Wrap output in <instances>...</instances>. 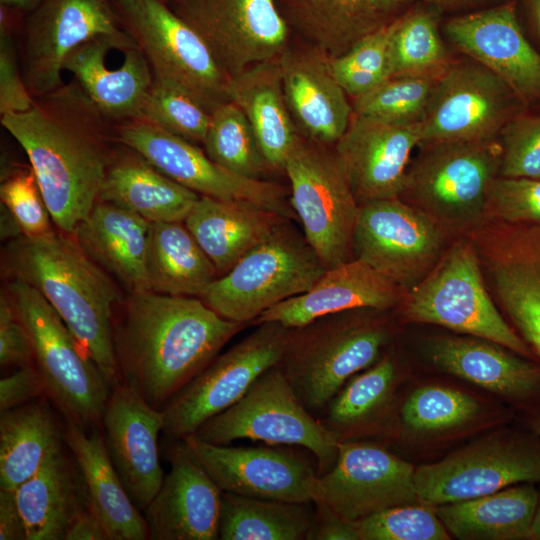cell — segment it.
<instances>
[{
	"label": "cell",
	"instance_id": "cell-11",
	"mask_svg": "<svg viewBox=\"0 0 540 540\" xmlns=\"http://www.w3.org/2000/svg\"><path fill=\"white\" fill-rule=\"evenodd\" d=\"M118 18L153 76L186 90L210 112L228 101L229 77L201 35L162 0H117Z\"/></svg>",
	"mask_w": 540,
	"mask_h": 540
},
{
	"label": "cell",
	"instance_id": "cell-51",
	"mask_svg": "<svg viewBox=\"0 0 540 540\" xmlns=\"http://www.w3.org/2000/svg\"><path fill=\"white\" fill-rule=\"evenodd\" d=\"M485 220L540 223V179L497 176L488 194Z\"/></svg>",
	"mask_w": 540,
	"mask_h": 540
},
{
	"label": "cell",
	"instance_id": "cell-30",
	"mask_svg": "<svg viewBox=\"0 0 540 540\" xmlns=\"http://www.w3.org/2000/svg\"><path fill=\"white\" fill-rule=\"evenodd\" d=\"M288 25L307 44L336 58L391 24L417 0H281Z\"/></svg>",
	"mask_w": 540,
	"mask_h": 540
},
{
	"label": "cell",
	"instance_id": "cell-12",
	"mask_svg": "<svg viewBox=\"0 0 540 540\" xmlns=\"http://www.w3.org/2000/svg\"><path fill=\"white\" fill-rule=\"evenodd\" d=\"M519 483H540V436L509 431L415 468L419 501L430 506L473 499Z\"/></svg>",
	"mask_w": 540,
	"mask_h": 540
},
{
	"label": "cell",
	"instance_id": "cell-36",
	"mask_svg": "<svg viewBox=\"0 0 540 540\" xmlns=\"http://www.w3.org/2000/svg\"><path fill=\"white\" fill-rule=\"evenodd\" d=\"M125 148L116 151L98 200L129 210L150 223L183 221L199 195Z\"/></svg>",
	"mask_w": 540,
	"mask_h": 540
},
{
	"label": "cell",
	"instance_id": "cell-42",
	"mask_svg": "<svg viewBox=\"0 0 540 540\" xmlns=\"http://www.w3.org/2000/svg\"><path fill=\"white\" fill-rule=\"evenodd\" d=\"M442 11L417 1L395 21L390 46L391 76H439L452 61L440 33Z\"/></svg>",
	"mask_w": 540,
	"mask_h": 540
},
{
	"label": "cell",
	"instance_id": "cell-50",
	"mask_svg": "<svg viewBox=\"0 0 540 540\" xmlns=\"http://www.w3.org/2000/svg\"><path fill=\"white\" fill-rule=\"evenodd\" d=\"M0 197L22 235L38 237L53 231L52 218L31 167L7 176L1 183Z\"/></svg>",
	"mask_w": 540,
	"mask_h": 540
},
{
	"label": "cell",
	"instance_id": "cell-34",
	"mask_svg": "<svg viewBox=\"0 0 540 540\" xmlns=\"http://www.w3.org/2000/svg\"><path fill=\"white\" fill-rule=\"evenodd\" d=\"M63 448L16 490L27 540H64L76 517L88 506L78 466Z\"/></svg>",
	"mask_w": 540,
	"mask_h": 540
},
{
	"label": "cell",
	"instance_id": "cell-18",
	"mask_svg": "<svg viewBox=\"0 0 540 540\" xmlns=\"http://www.w3.org/2000/svg\"><path fill=\"white\" fill-rule=\"evenodd\" d=\"M169 6L201 35L229 78L289 46L276 0H171Z\"/></svg>",
	"mask_w": 540,
	"mask_h": 540
},
{
	"label": "cell",
	"instance_id": "cell-33",
	"mask_svg": "<svg viewBox=\"0 0 540 540\" xmlns=\"http://www.w3.org/2000/svg\"><path fill=\"white\" fill-rule=\"evenodd\" d=\"M150 222L98 200L72 235L84 252L128 290H150L147 253Z\"/></svg>",
	"mask_w": 540,
	"mask_h": 540
},
{
	"label": "cell",
	"instance_id": "cell-3",
	"mask_svg": "<svg viewBox=\"0 0 540 540\" xmlns=\"http://www.w3.org/2000/svg\"><path fill=\"white\" fill-rule=\"evenodd\" d=\"M10 278L25 281L51 304L83 346L112 389L121 383L112 339V321L122 300L103 268L72 235L49 234L12 239L2 253Z\"/></svg>",
	"mask_w": 540,
	"mask_h": 540
},
{
	"label": "cell",
	"instance_id": "cell-4",
	"mask_svg": "<svg viewBox=\"0 0 540 540\" xmlns=\"http://www.w3.org/2000/svg\"><path fill=\"white\" fill-rule=\"evenodd\" d=\"M384 312L349 310L289 328L278 366L312 415L319 418L351 377L382 356L391 335Z\"/></svg>",
	"mask_w": 540,
	"mask_h": 540
},
{
	"label": "cell",
	"instance_id": "cell-58",
	"mask_svg": "<svg viewBox=\"0 0 540 540\" xmlns=\"http://www.w3.org/2000/svg\"><path fill=\"white\" fill-rule=\"evenodd\" d=\"M439 8L444 12L466 13L495 5L505 0H417ZM460 13V14H461Z\"/></svg>",
	"mask_w": 540,
	"mask_h": 540
},
{
	"label": "cell",
	"instance_id": "cell-60",
	"mask_svg": "<svg viewBox=\"0 0 540 540\" xmlns=\"http://www.w3.org/2000/svg\"><path fill=\"white\" fill-rule=\"evenodd\" d=\"M42 0H0L1 5L6 8H14L22 11L30 12Z\"/></svg>",
	"mask_w": 540,
	"mask_h": 540
},
{
	"label": "cell",
	"instance_id": "cell-55",
	"mask_svg": "<svg viewBox=\"0 0 540 540\" xmlns=\"http://www.w3.org/2000/svg\"><path fill=\"white\" fill-rule=\"evenodd\" d=\"M314 507L315 521L309 540H360L354 523L342 519L321 504L314 503Z\"/></svg>",
	"mask_w": 540,
	"mask_h": 540
},
{
	"label": "cell",
	"instance_id": "cell-57",
	"mask_svg": "<svg viewBox=\"0 0 540 540\" xmlns=\"http://www.w3.org/2000/svg\"><path fill=\"white\" fill-rule=\"evenodd\" d=\"M64 540H108L98 517L87 507L72 522Z\"/></svg>",
	"mask_w": 540,
	"mask_h": 540
},
{
	"label": "cell",
	"instance_id": "cell-62",
	"mask_svg": "<svg viewBox=\"0 0 540 540\" xmlns=\"http://www.w3.org/2000/svg\"><path fill=\"white\" fill-rule=\"evenodd\" d=\"M528 429L540 436V409L527 413Z\"/></svg>",
	"mask_w": 540,
	"mask_h": 540
},
{
	"label": "cell",
	"instance_id": "cell-43",
	"mask_svg": "<svg viewBox=\"0 0 540 540\" xmlns=\"http://www.w3.org/2000/svg\"><path fill=\"white\" fill-rule=\"evenodd\" d=\"M203 146L214 162L240 176L263 180L272 170L249 121L230 100L211 111Z\"/></svg>",
	"mask_w": 540,
	"mask_h": 540
},
{
	"label": "cell",
	"instance_id": "cell-54",
	"mask_svg": "<svg viewBox=\"0 0 540 540\" xmlns=\"http://www.w3.org/2000/svg\"><path fill=\"white\" fill-rule=\"evenodd\" d=\"M44 394L45 383L35 364L20 367L0 380V412L27 404Z\"/></svg>",
	"mask_w": 540,
	"mask_h": 540
},
{
	"label": "cell",
	"instance_id": "cell-39",
	"mask_svg": "<svg viewBox=\"0 0 540 540\" xmlns=\"http://www.w3.org/2000/svg\"><path fill=\"white\" fill-rule=\"evenodd\" d=\"M150 290L200 297L218 272L183 221L150 223L147 253Z\"/></svg>",
	"mask_w": 540,
	"mask_h": 540
},
{
	"label": "cell",
	"instance_id": "cell-6",
	"mask_svg": "<svg viewBox=\"0 0 540 540\" xmlns=\"http://www.w3.org/2000/svg\"><path fill=\"white\" fill-rule=\"evenodd\" d=\"M399 198L450 234L465 235L485 221L491 185L498 176V138L436 141L418 146Z\"/></svg>",
	"mask_w": 540,
	"mask_h": 540
},
{
	"label": "cell",
	"instance_id": "cell-1",
	"mask_svg": "<svg viewBox=\"0 0 540 540\" xmlns=\"http://www.w3.org/2000/svg\"><path fill=\"white\" fill-rule=\"evenodd\" d=\"M1 124L25 151L54 224L73 235L98 201L118 142L115 125L74 80Z\"/></svg>",
	"mask_w": 540,
	"mask_h": 540
},
{
	"label": "cell",
	"instance_id": "cell-40",
	"mask_svg": "<svg viewBox=\"0 0 540 540\" xmlns=\"http://www.w3.org/2000/svg\"><path fill=\"white\" fill-rule=\"evenodd\" d=\"M397 375L393 357L382 355L343 385L320 415V422L339 442L367 433L384 420Z\"/></svg>",
	"mask_w": 540,
	"mask_h": 540
},
{
	"label": "cell",
	"instance_id": "cell-35",
	"mask_svg": "<svg viewBox=\"0 0 540 540\" xmlns=\"http://www.w3.org/2000/svg\"><path fill=\"white\" fill-rule=\"evenodd\" d=\"M227 96L252 126L270 168L283 172L299 132L285 101L279 57L230 77Z\"/></svg>",
	"mask_w": 540,
	"mask_h": 540
},
{
	"label": "cell",
	"instance_id": "cell-41",
	"mask_svg": "<svg viewBox=\"0 0 540 540\" xmlns=\"http://www.w3.org/2000/svg\"><path fill=\"white\" fill-rule=\"evenodd\" d=\"M313 502L259 499L222 491L221 540H309Z\"/></svg>",
	"mask_w": 540,
	"mask_h": 540
},
{
	"label": "cell",
	"instance_id": "cell-47",
	"mask_svg": "<svg viewBox=\"0 0 540 540\" xmlns=\"http://www.w3.org/2000/svg\"><path fill=\"white\" fill-rule=\"evenodd\" d=\"M479 406L473 397L457 389L427 385L414 390L401 407L404 427L416 432L455 428L471 420Z\"/></svg>",
	"mask_w": 540,
	"mask_h": 540
},
{
	"label": "cell",
	"instance_id": "cell-26",
	"mask_svg": "<svg viewBox=\"0 0 540 540\" xmlns=\"http://www.w3.org/2000/svg\"><path fill=\"white\" fill-rule=\"evenodd\" d=\"M168 459L170 470L142 512L148 539H219L222 490L182 439Z\"/></svg>",
	"mask_w": 540,
	"mask_h": 540
},
{
	"label": "cell",
	"instance_id": "cell-37",
	"mask_svg": "<svg viewBox=\"0 0 540 540\" xmlns=\"http://www.w3.org/2000/svg\"><path fill=\"white\" fill-rule=\"evenodd\" d=\"M538 497L535 483H519L439 505L436 512L449 534L461 540H529Z\"/></svg>",
	"mask_w": 540,
	"mask_h": 540
},
{
	"label": "cell",
	"instance_id": "cell-14",
	"mask_svg": "<svg viewBox=\"0 0 540 540\" xmlns=\"http://www.w3.org/2000/svg\"><path fill=\"white\" fill-rule=\"evenodd\" d=\"M450 233L399 197L360 205L353 254L407 291L446 251Z\"/></svg>",
	"mask_w": 540,
	"mask_h": 540
},
{
	"label": "cell",
	"instance_id": "cell-19",
	"mask_svg": "<svg viewBox=\"0 0 540 540\" xmlns=\"http://www.w3.org/2000/svg\"><path fill=\"white\" fill-rule=\"evenodd\" d=\"M313 502L352 523L388 508L415 504L420 502L415 468L379 445L340 441L334 465L317 478Z\"/></svg>",
	"mask_w": 540,
	"mask_h": 540
},
{
	"label": "cell",
	"instance_id": "cell-13",
	"mask_svg": "<svg viewBox=\"0 0 540 540\" xmlns=\"http://www.w3.org/2000/svg\"><path fill=\"white\" fill-rule=\"evenodd\" d=\"M255 326L162 408L167 436L181 440L193 435L205 421L238 402L265 371L279 364L289 328L278 322Z\"/></svg>",
	"mask_w": 540,
	"mask_h": 540
},
{
	"label": "cell",
	"instance_id": "cell-29",
	"mask_svg": "<svg viewBox=\"0 0 540 540\" xmlns=\"http://www.w3.org/2000/svg\"><path fill=\"white\" fill-rule=\"evenodd\" d=\"M404 290L364 262L353 259L327 269L306 292L265 311L251 323L278 322L297 328L322 316L355 309L388 311L398 307Z\"/></svg>",
	"mask_w": 540,
	"mask_h": 540
},
{
	"label": "cell",
	"instance_id": "cell-23",
	"mask_svg": "<svg viewBox=\"0 0 540 540\" xmlns=\"http://www.w3.org/2000/svg\"><path fill=\"white\" fill-rule=\"evenodd\" d=\"M111 121L140 118L153 83L150 64L124 30L95 37L73 50L64 64Z\"/></svg>",
	"mask_w": 540,
	"mask_h": 540
},
{
	"label": "cell",
	"instance_id": "cell-59",
	"mask_svg": "<svg viewBox=\"0 0 540 540\" xmlns=\"http://www.w3.org/2000/svg\"><path fill=\"white\" fill-rule=\"evenodd\" d=\"M518 16L540 41V0H516Z\"/></svg>",
	"mask_w": 540,
	"mask_h": 540
},
{
	"label": "cell",
	"instance_id": "cell-31",
	"mask_svg": "<svg viewBox=\"0 0 540 540\" xmlns=\"http://www.w3.org/2000/svg\"><path fill=\"white\" fill-rule=\"evenodd\" d=\"M101 432V431H100ZM99 428L85 430L66 420L64 439L81 473L89 509L108 540H145L143 513L133 503L107 454Z\"/></svg>",
	"mask_w": 540,
	"mask_h": 540
},
{
	"label": "cell",
	"instance_id": "cell-53",
	"mask_svg": "<svg viewBox=\"0 0 540 540\" xmlns=\"http://www.w3.org/2000/svg\"><path fill=\"white\" fill-rule=\"evenodd\" d=\"M34 352L29 335L18 319L6 291L0 295V365L18 368L33 365Z\"/></svg>",
	"mask_w": 540,
	"mask_h": 540
},
{
	"label": "cell",
	"instance_id": "cell-27",
	"mask_svg": "<svg viewBox=\"0 0 540 540\" xmlns=\"http://www.w3.org/2000/svg\"><path fill=\"white\" fill-rule=\"evenodd\" d=\"M285 101L300 135L334 146L353 116L352 103L333 75L330 58L306 44L279 56Z\"/></svg>",
	"mask_w": 540,
	"mask_h": 540
},
{
	"label": "cell",
	"instance_id": "cell-2",
	"mask_svg": "<svg viewBox=\"0 0 540 540\" xmlns=\"http://www.w3.org/2000/svg\"><path fill=\"white\" fill-rule=\"evenodd\" d=\"M245 326L198 297L129 292L112 321L121 383L162 410Z\"/></svg>",
	"mask_w": 540,
	"mask_h": 540
},
{
	"label": "cell",
	"instance_id": "cell-44",
	"mask_svg": "<svg viewBox=\"0 0 540 540\" xmlns=\"http://www.w3.org/2000/svg\"><path fill=\"white\" fill-rule=\"evenodd\" d=\"M439 76L397 75L352 101L353 112L399 124L422 122Z\"/></svg>",
	"mask_w": 540,
	"mask_h": 540
},
{
	"label": "cell",
	"instance_id": "cell-46",
	"mask_svg": "<svg viewBox=\"0 0 540 540\" xmlns=\"http://www.w3.org/2000/svg\"><path fill=\"white\" fill-rule=\"evenodd\" d=\"M395 21L330 59L334 77L352 99L367 94L391 76L390 46Z\"/></svg>",
	"mask_w": 540,
	"mask_h": 540
},
{
	"label": "cell",
	"instance_id": "cell-52",
	"mask_svg": "<svg viewBox=\"0 0 540 540\" xmlns=\"http://www.w3.org/2000/svg\"><path fill=\"white\" fill-rule=\"evenodd\" d=\"M35 98L30 93L19 68L15 45L5 7L0 12V114L29 110Z\"/></svg>",
	"mask_w": 540,
	"mask_h": 540
},
{
	"label": "cell",
	"instance_id": "cell-22",
	"mask_svg": "<svg viewBox=\"0 0 540 540\" xmlns=\"http://www.w3.org/2000/svg\"><path fill=\"white\" fill-rule=\"evenodd\" d=\"M182 440L224 492L259 499L313 502L318 470L292 451L218 445L195 435Z\"/></svg>",
	"mask_w": 540,
	"mask_h": 540
},
{
	"label": "cell",
	"instance_id": "cell-48",
	"mask_svg": "<svg viewBox=\"0 0 540 540\" xmlns=\"http://www.w3.org/2000/svg\"><path fill=\"white\" fill-rule=\"evenodd\" d=\"M360 540H448L450 534L430 505L385 509L354 523Z\"/></svg>",
	"mask_w": 540,
	"mask_h": 540
},
{
	"label": "cell",
	"instance_id": "cell-45",
	"mask_svg": "<svg viewBox=\"0 0 540 540\" xmlns=\"http://www.w3.org/2000/svg\"><path fill=\"white\" fill-rule=\"evenodd\" d=\"M140 118L194 144L203 145L211 112L183 88L153 76Z\"/></svg>",
	"mask_w": 540,
	"mask_h": 540
},
{
	"label": "cell",
	"instance_id": "cell-24",
	"mask_svg": "<svg viewBox=\"0 0 540 540\" xmlns=\"http://www.w3.org/2000/svg\"><path fill=\"white\" fill-rule=\"evenodd\" d=\"M162 410L120 383L110 391L101 429L107 454L133 503L143 512L164 480L158 435Z\"/></svg>",
	"mask_w": 540,
	"mask_h": 540
},
{
	"label": "cell",
	"instance_id": "cell-25",
	"mask_svg": "<svg viewBox=\"0 0 540 540\" xmlns=\"http://www.w3.org/2000/svg\"><path fill=\"white\" fill-rule=\"evenodd\" d=\"M420 142V123L399 124L353 113L334 149L359 205L400 196Z\"/></svg>",
	"mask_w": 540,
	"mask_h": 540
},
{
	"label": "cell",
	"instance_id": "cell-56",
	"mask_svg": "<svg viewBox=\"0 0 540 540\" xmlns=\"http://www.w3.org/2000/svg\"><path fill=\"white\" fill-rule=\"evenodd\" d=\"M0 540H27L16 493L0 489Z\"/></svg>",
	"mask_w": 540,
	"mask_h": 540
},
{
	"label": "cell",
	"instance_id": "cell-17",
	"mask_svg": "<svg viewBox=\"0 0 540 540\" xmlns=\"http://www.w3.org/2000/svg\"><path fill=\"white\" fill-rule=\"evenodd\" d=\"M470 237L498 306L540 362V223L489 220Z\"/></svg>",
	"mask_w": 540,
	"mask_h": 540
},
{
	"label": "cell",
	"instance_id": "cell-5",
	"mask_svg": "<svg viewBox=\"0 0 540 540\" xmlns=\"http://www.w3.org/2000/svg\"><path fill=\"white\" fill-rule=\"evenodd\" d=\"M398 308L408 322L438 325L483 338L536 360L495 305L468 235H460L449 244L433 269L404 292Z\"/></svg>",
	"mask_w": 540,
	"mask_h": 540
},
{
	"label": "cell",
	"instance_id": "cell-49",
	"mask_svg": "<svg viewBox=\"0 0 540 540\" xmlns=\"http://www.w3.org/2000/svg\"><path fill=\"white\" fill-rule=\"evenodd\" d=\"M498 176L540 179V107L527 108L500 131Z\"/></svg>",
	"mask_w": 540,
	"mask_h": 540
},
{
	"label": "cell",
	"instance_id": "cell-61",
	"mask_svg": "<svg viewBox=\"0 0 540 540\" xmlns=\"http://www.w3.org/2000/svg\"><path fill=\"white\" fill-rule=\"evenodd\" d=\"M538 490H539L538 503H537L535 515L533 518V522L530 528L529 540H540V489Z\"/></svg>",
	"mask_w": 540,
	"mask_h": 540
},
{
	"label": "cell",
	"instance_id": "cell-32",
	"mask_svg": "<svg viewBox=\"0 0 540 540\" xmlns=\"http://www.w3.org/2000/svg\"><path fill=\"white\" fill-rule=\"evenodd\" d=\"M287 219L250 202L199 196L183 222L222 276Z\"/></svg>",
	"mask_w": 540,
	"mask_h": 540
},
{
	"label": "cell",
	"instance_id": "cell-20",
	"mask_svg": "<svg viewBox=\"0 0 540 540\" xmlns=\"http://www.w3.org/2000/svg\"><path fill=\"white\" fill-rule=\"evenodd\" d=\"M28 13L21 69L34 98L63 84L64 64L78 46L124 30L106 0H42Z\"/></svg>",
	"mask_w": 540,
	"mask_h": 540
},
{
	"label": "cell",
	"instance_id": "cell-15",
	"mask_svg": "<svg viewBox=\"0 0 540 540\" xmlns=\"http://www.w3.org/2000/svg\"><path fill=\"white\" fill-rule=\"evenodd\" d=\"M115 129L118 143L199 196L250 202L297 219L284 187L277 183L235 174L214 162L197 144L143 118L119 122Z\"/></svg>",
	"mask_w": 540,
	"mask_h": 540
},
{
	"label": "cell",
	"instance_id": "cell-38",
	"mask_svg": "<svg viewBox=\"0 0 540 540\" xmlns=\"http://www.w3.org/2000/svg\"><path fill=\"white\" fill-rule=\"evenodd\" d=\"M61 430L49 406L29 402L0 414V489L15 491L63 448Z\"/></svg>",
	"mask_w": 540,
	"mask_h": 540
},
{
	"label": "cell",
	"instance_id": "cell-28",
	"mask_svg": "<svg viewBox=\"0 0 540 540\" xmlns=\"http://www.w3.org/2000/svg\"><path fill=\"white\" fill-rule=\"evenodd\" d=\"M427 353L440 370L489 390L529 413L540 409V362L469 335L433 338Z\"/></svg>",
	"mask_w": 540,
	"mask_h": 540
},
{
	"label": "cell",
	"instance_id": "cell-9",
	"mask_svg": "<svg viewBox=\"0 0 540 540\" xmlns=\"http://www.w3.org/2000/svg\"><path fill=\"white\" fill-rule=\"evenodd\" d=\"M283 173L290 183V203L303 234L326 268L353 260L360 205L334 146L299 134Z\"/></svg>",
	"mask_w": 540,
	"mask_h": 540
},
{
	"label": "cell",
	"instance_id": "cell-21",
	"mask_svg": "<svg viewBox=\"0 0 540 540\" xmlns=\"http://www.w3.org/2000/svg\"><path fill=\"white\" fill-rule=\"evenodd\" d=\"M443 33L459 52L497 75L526 108L540 107V52L524 32L516 0L452 16Z\"/></svg>",
	"mask_w": 540,
	"mask_h": 540
},
{
	"label": "cell",
	"instance_id": "cell-16",
	"mask_svg": "<svg viewBox=\"0 0 540 540\" xmlns=\"http://www.w3.org/2000/svg\"><path fill=\"white\" fill-rule=\"evenodd\" d=\"M525 109L516 94L487 67L466 55L453 57L436 80L420 123V144L496 139L502 128Z\"/></svg>",
	"mask_w": 540,
	"mask_h": 540
},
{
	"label": "cell",
	"instance_id": "cell-10",
	"mask_svg": "<svg viewBox=\"0 0 540 540\" xmlns=\"http://www.w3.org/2000/svg\"><path fill=\"white\" fill-rule=\"evenodd\" d=\"M193 435L218 445L249 439L300 446L314 455L319 475L331 469L338 454L339 441L306 409L278 365L265 371L238 402L205 421Z\"/></svg>",
	"mask_w": 540,
	"mask_h": 540
},
{
	"label": "cell",
	"instance_id": "cell-7",
	"mask_svg": "<svg viewBox=\"0 0 540 540\" xmlns=\"http://www.w3.org/2000/svg\"><path fill=\"white\" fill-rule=\"evenodd\" d=\"M5 291L29 335L46 394L66 420L85 430L101 428L111 391L101 371L37 289L10 278Z\"/></svg>",
	"mask_w": 540,
	"mask_h": 540
},
{
	"label": "cell",
	"instance_id": "cell-8",
	"mask_svg": "<svg viewBox=\"0 0 540 540\" xmlns=\"http://www.w3.org/2000/svg\"><path fill=\"white\" fill-rule=\"evenodd\" d=\"M326 270L287 219L199 298L223 318L251 325L268 309L309 290Z\"/></svg>",
	"mask_w": 540,
	"mask_h": 540
}]
</instances>
